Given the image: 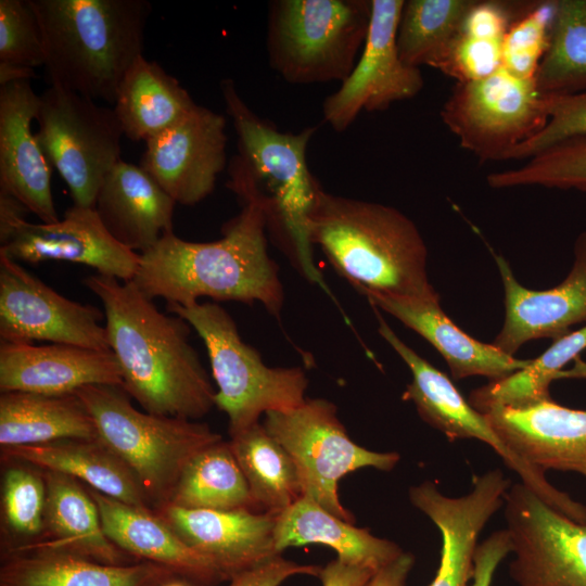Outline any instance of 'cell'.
I'll list each match as a JSON object with an SVG mask.
<instances>
[{"mask_svg":"<svg viewBox=\"0 0 586 586\" xmlns=\"http://www.w3.org/2000/svg\"><path fill=\"white\" fill-rule=\"evenodd\" d=\"M82 283L103 305L122 388L153 415L196 420L208 413L216 391L189 341L191 326L161 313L132 281L97 273Z\"/></svg>","mask_w":586,"mask_h":586,"instance_id":"cell-1","label":"cell"},{"mask_svg":"<svg viewBox=\"0 0 586 586\" xmlns=\"http://www.w3.org/2000/svg\"><path fill=\"white\" fill-rule=\"evenodd\" d=\"M242 207L222 228L221 238L191 242L174 231L139 254L131 280L150 300L188 306L201 297L216 302L260 303L280 317L284 292L279 269L267 249V217L259 198L237 195Z\"/></svg>","mask_w":586,"mask_h":586,"instance_id":"cell-2","label":"cell"},{"mask_svg":"<svg viewBox=\"0 0 586 586\" xmlns=\"http://www.w3.org/2000/svg\"><path fill=\"white\" fill-rule=\"evenodd\" d=\"M220 91L238 145L227 187L235 194L252 193L262 200L267 227L286 255L309 282L333 298L315 264L309 237V218L321 186L307 166L306 151L317 127L281 132L247 106L232 79L221 80Z\"/></svg>","mask_w":586,"mask_h":586,"instance_id":"cell-3","label":"cell"},{"mask_svg":"<svg viewBox=\"0 0 586 586\" xmlns=\"http://www.w3.org/2000/svg\"><path fill=\"white\" fill-rule=\"evenodd\" d=\"M309 237L362 295L440 298L428 276V249L416 224L397 208L332 194L321 187Z\"/></svg>","mask_w":586,"mask_h":586,"instance_id":"cell-4","label":"cell"},{"mask_svg":"<svg viewBox=\"0 0 586 586\" xmlns=\"http://www.w3.org/2000/svg\"><path fill=\"white\" fill-rule=\"evenodd\" d=\"M37 16L50 86L110 104L143 55L152 5L145 0H29Z\"/></svg>","mask_w":586,"mask_h":586,"instance_id":"cell-5","label":"cell"},{"mask_svg":"<svg viewBox=\"0 0 586 586\" xmlns=\"http://www.w3.org/2000/svg\"><path fill=\"white\" fill-rule=\"evenodd\" d=\"M75 394L91 415L98 437L135 474L153 510L170 501L189 461L222 440L206 423L138 410L120 386L88 385Z\"/></svg>","mask_w":586,"mask_h":586,"instance_id":"cell-6","label":"cell"},{"mask_svg":"<svg viewBox=\"0 0 586 586\" xmlns=\"http://www.w3.org/2000/svg\"><path fill=\"white\" fill-rule=\"evenodd\" d=\"M371 0H273L267 15L268 61L293 85L343 82L366 42Z\"/></svg>","mask_w":586,"mask_h":586,"instance_id":"cell-7","label":"cell"},{"mask_svg":"<svg viewBox=\"0 0 586 586\" xmlns=\"http://www.w3.org/2000/svg\"><path fill=\"white\" fill-rule=\"evenodd\" d=\"M166 310L186 320L204 342L217 385L215 406L228 417L230 437L258 423L268 411L293 409L306 400L305 371L267 366L218 304H166Z\"/></svg>","mask_w":586,"mask_h":586,"instance_id":"cell-8","label":"cell"},{"mask_svg":"<svg viewBox=\"0 0 586 586\" xmlns=\"http://www.w3.org/2000/svg\"><path fill=\"white\" fill-rule=\"evenodd\" d=\"M292 457L308 497L337 518L354 523L340 501L339 481L362 468L391 471L400 460L396 451H373L357 445L324 398H306L289 410L268 411L262 423Z\"/></svg>","mask_w":586,"mask_h":586,"instance_id":"cell-9","label":"cell"},{"mask_svg":"<svg viewBox=\"0 0 586 586\" xmlns=\"http://www.w3.org/2000/svg\"><path fill=\"white\" fill-rule=\"evenodd\" d=\"M37 139L67 184L73 205L94 207L99 190L120 160L124 136L113 107L50 86L40 95Z\"/></svg>","mask_w":586,"mask_h":586,"instance_id":"cell-10","label":"cell"},{"mask_svg":"<svg viewBox=\"0 0 586 586\" xmlns=\"http://www.w3.org/2000/svg\"><path fill=\"white\" fill-rule=\"evenodd\" d=\"M548 101L535 78H518L501 67L485 78L457 82L441 118L481 161H507L546 125Z\"/></svg>","mask_w":586,"mask_h":586,"instance_id":"cell-11","label":"cell"},{"mask_svg":"<svg viewBox=\"0 0 586 586\" xmlns=\"http://www.w3.org/2000/svg\"><path fill=\"white\" fill-rule=\"evenodd\" d=\"M28 209L0 192V254L16 262L64 260L94 268L99 275L131 281L139 254L119 244L94 207L72 205L55 222H29Z\"/></svg>","mask_w":586,"mask_h":586,"instance_id":"cell-12","label":"cell"},{"mask_svg":"<svg viewBox=\"0 0 586 586\" xmlns=\"http://www.w3.org/2000/svg\"><path fill=\"white\" fill-rule=\"evenodd\" d=\"M504 507L514 556L509 574L519 586H586V521L553 509L521 482Z\"/></svg>","mask_w":586,"mask_h":586,"instance_id":"cell-13","label":"cell"},{"mask_svg":"<svg viewBox=\"0 0 586 586\" xmlns=\"http://www.w3.org/2000/svg\"><path fill=\"white\" fill-rule=\"evenodd\" d=\"M104 311L72 301L0 254V339L7 343H49L111 351Z\"/></svg>","mask_w":586,"mask_h":586,"instance_id":"cell-14","label":"cell"},{"mask_svg":"<svg viewBox=\"0 0 586 586\" xmlns=\"http://www.w3.org/2000/svg\"><path fill=\"white\" fill-rule=\"evenodd\" d=\"M365 46L351 75L322 104V115L335 131L346 130L366 112L384 111L416 97L424 80L419 67L405 63L396 44L404 0H371Z\"/></svg>","mask_w":586,"mask_h":586,"instance_id":"cell-15","label":"cell"},{"mask_svg":"<svg viewBox=\"0 0 586 586\" xmlns=\"http://www.w3.org/2000/svg\"><path fill=\"white\" fill-rule=\"evenodd\" d=\"M226 117L196 105L145 142L140 166L177 203L192 206L208 196L227 156Z\"/></svg>","mask_w":586,"mask_h":586,"instance_id":"cell-16","label":"cell"},{"mask_svg":"<svg viewBox=\"0 0 586 586\" xmlns=\"http://www.w3.org/2000/svg\"><path fill=\"white\" fill-rule=\"evenodd\" d=\"M511 482L500 469L473 479L460 497L444 495L431 481L409 488L411 504L437 527L442 538L440 565L430 586H469L473 577L479 536L504 506Z\"/></svg>","mask_w":586,"mask_h":586,"instance_id":"cell-17","label":"cell"},{"mask_svg":"<svg viewBox=\"0 0 586 586\" xmlns=\"http://www.w3.org/2000/svg\"><path fill=\"white\" fill-rule=\"evenodd\" d=\"M495 260L505 292V321L493 344L513 356L526 342L559 339L586 322V231L574 244V262L563 281L547 290H531L515 279L502 256Z\"/></svg>","mask_w":586,"mask_h":586,"instance_id":"cell-18","label":"cell"},{"mask_svg":"<svg viewBox=\"0 0 586 586\" xmlns=\"http://www.w3.org/2000/svg\"><path fill=\"white\" fill-rule=\"evenodd\" d=\"M191 548L208 558L227 581L275 557L278 513L249 509H186L167 504L154 510Z\"/></svg>","mask_w":586,"mask_h":586,"instance_id":"cell-19","label":"cell"},{"mask_svg":"<svg viewBox=\"0 0 586 586\" xmlns=\"http://www.w3.org/2000/svg\"><path fill=\"white\" fill-rule=\"evenodd\" d=\"M39 103L29 80L0 86V192L51 224L60 220L51 190L52 166L31 130Z\"/></svg>","mask_w":586,"mask_h":586,"instance_id":"cell-20","label":"cell"},{"mask_svg":"<svg viewBox=\"0 0 586 586\" xmlns=\"http://www.w3.org/2000/svg\"><path fill=\"white\" fill-rule=\"evenodd\" d=\"M88 385H123L112 351L50 343L0 344V391L74 394Z\"/></svg>","mask_w":586,"mask_h":586,"instance_id":"cell-21","label":"cell"},{"mask_svg":"<svg viewBox=\"0 0 586 586\" xmlns=\"http://www.w3.org/2000/svg\"><path fill=\"white\" fill-rule=\"evenodd\" d=\"M500 438L543 471L574 472L586 479V410L548 398L528 406L483 412Z\"/></svg>","mask_w":586,"mask_h":586,"instance_id":"cell-22","label":"cell"},{"mask_svg":"<svg viewBox=\"0 0 586 586\" xmlns=\"http://www.w3.org/2000/svg\"><path fill=\"white\" fill-rule=\"evenodd\" d=\"M88 491L105 534L128 555L164 565L192 586H216L227 581L208 558L188 546L154 510L124 504L90 487Z\"/></svg>","mask_w":586,"mask_h":586,"instance_id":"cell-23","label":"cell"},{"mask_svg":"<svg viewBox=\"0 0 586 586\" xmlns=\"http://www.w3.org/2000/svg\"><path fill=\"white\" fill-rule=\"evenodd\" d=\"M365 296L373 308L390 314L425 339L445 359L455 380L483 375L495 381L523 369L530 361L510 356L493 343L480 342L463 332L444 313L440 298L385 294Z\"/></svg>","mask_w":586,"mask_h":586,"instance_id":"cell-24","label":"cell"},{"mask_svg":"<svg viewBox=\"0 0 586 586\" xmlns=\"http://www.w3.org/2000/svg\"><path fill=\"white\" fill-rule=\"evenodd\" d=\"M176 204L141 166L120 158L105 177L94 208L119 244L141 254L173 231Z\"/></svg>","mask_w":586,"mask_h":586,"instance_id":"cell-25","label":"cell"},{"mask_svg":"<svg viewBox=\"0 0 586 586\" xmlns=\"http://www.w3.org/2000/svg\"><path fill=\"white\" fill-rule=\"evenodd\" d=\"M41 471L47 493L43 533L36 543L7 550L4 555L28 548H44L106 564L140 561L107 537L98 506L85 484L59 472Z\"/></svg>","mask_w":586,"mask_h":586,"instance_id":"cell-26","label":"cell"},{"mask_svg":"<svg viewBox=\"0 0 586 586\" xmlns=\"http://www.w3.org/2000/svg\"><path fill=\"white\" fill-rule=\"evenodd\" d=\"M176 577L150 561L106 564L44 548L7 553L0 566V586H162Z\"/></svg>","mask_w":586,"mask_h":586,"instance_id":"cell-27","label":"cell"},{"mask_svg":"<svg viewBox=\"0 0 586 586\" xmlns=\"http://www.w3.org/2000/svg\"><path fill=\"white\" fill-rule=\"evenodd\" d=\"M1 458L68 475L124 504L153 510L138 479L100 438L7 447L1 448Z\"/></svg>","mask_w":586,"mask_h":586,"instance_id":"cell-28","label":"cell"},{"mask_svg":"<svg viewBox=\"0 0 586 586\" xmlns=\"http://www.w3.org/2000/svg\"><path fill=\"white\" fill-rule=\"evenodd\" d=\"M275 544L279 553L289 547L324 545L334 549L343 562L373 573L404 552L396 543L356 527L305 496L278 513Z\"/></svg>","mask_w":586,"mask_h":586,"instance_id":"cell-29","label":"cell"},{"mask_svg":"<svg viewBox=\"0 0 586 586\" xmlns=\"http://www.w3.org/2000/svg\"><path fill=\"white\" fill-rule=\"evenodd\" d=\"M198 104L180 82L160 64L138 58L125 74L114 103L124 136L149 141Z\"/></svg>","mask_w":586,"mask_h":586,"instance_id":"cell-30","label":"cell"},{"mask_svg":"<svg viewBox=\"0 0 586 586\" xmlns=\"http://www.w3.org/2000/svg\"><path fill=\"white\" fill-rule=\"evenodd\" d=\"M74 438H99L91 415L75 393H1V448Z\"/></svg>","mask_w":586,"mask_h":586,"instance_id":"cell-31","label":"cell"},{"mask_svg":"<svg viewBox=\"0 0 586 586\" xmlns=\"http://www.w3.org/2000/svg\"><path fill=\"white\" fill-rule=\"evenodd\" d=\"M586 349V326L556 339L526 367L473 390L469 404L485 412L494 407L519 408L550 397L549 385L558 379H586V362L579 355Z\"/></svg>","mask_w":586,"mask_h":586,"instance_id":"cell-32","label":"cell"},{"mask_svg":"<svg viewBox=\"0 0 586 586\" xmlns=\"http://www.w3.org/2000/svg\"><path fill=\"white\" fill-rule=\"evenodd\" d=\"M229 444L257 510L280 513L303 497L292 457L262 423L231 436Z\"/></svg>","mask_w":586,"mask_h":586,"instance_id":"cell-33","label":"cell"},{"mask_svg":"<svg viewBox=\"0 0 586 586\" xmlns=\"http://www.w3.org/2000/svg\"><path fill=\"white\" fill-rule=\"evenodd\" d=\"M530 3L475 0L438 71L457 82L497 72L501 68L506 33Z\"/></svg>","mask_w":586,"mask_h":586,"instance_id":"cell-34","label":"cell"},{"mask_svg":"<svg viewBox=\"0 0 586 586\" xmlns=\"http://www.w3.org/2000/svg\"><path fill=\"white\" fill-rule=\"evenodd\" d=\"M168 504L186 509L257 511L230 444L224 440L189 461Z\"/></svg>","mask_w":586,"mask_h":586,"instance_id":"cell-35","label":"cell"},{"mask_svg":"<svg viewBox=\"0 0 586 586\" xmlns=\"http://www.w3.org/2000/svg\"><path fill=\"white\" fill-rule=\"evenodd\" d=\"M475 0L405 1L397 28L400 59L436 69L445 60Z\"/></svg>","mask_w":586,"mask_h":586,"instance_id":"cell-36","label":"cell"},{"mask_svg":"<svg viewBox=\"0 0 586 586\" xmlns=\"http://www.w3.org/2000/svg\"><path fill=\"white\" fill-rule=\"evenodd\" d=\"M535 82L546 95L586 90V0H556L549 46Z\"/></svg>","mask_w":586,"mask_h":586,"instance_id":"cell-37","label":"cell"},{"mask_svg":"<svg viewBox=\"0 0 586 586\" xmlns=\"http://www.w3.org/2000/svg\"><path fill=\"white\" fill-rule=\"evenodd\" d=\"M494 189L540 186L586 191V136L557 143L515 168L489 174Z\"/></svg>","mask_w":586,"mask_h":586,"instance_id":"cell-38","label":"cell"},{"mask_svg":"<svg viewBox=\"0 0 586 586\" xmlns=\"http://www.w3.org/2000/svg\"><path fill=\"white\" fill-rule=\"evenodd\" d=\"M11 462L2 481V521L9 533L17 540H24L16 546L21 547L36 543L43 533L46 482L40 469L24 462Z\"/></svg>","mask_w":586,"mask_h":586,"instance_id":"cell-39","label":"cell"},{"mask_svg":"<svg viewBox=\"0 0 586 586\" xmlns=\"http://www.w3.org/2000/svg\"><path fill=\"white\" fill-rule=\"evenodd\" d=\"M555 1L531 2L506 33L501 67L522 78H535L549 46Z\"/></svg>","mask_w":586,"mask_h":586,"instance_id":"cell-40","label":"cell"},{"mask_svg":"<svg viewBox=\"0 0 586 586\" xmlns=\"http://www.w3.org/2000/svg\"><path fill=\"white\" fill-rule=\"evenodd\" d=\"M0 64L44 65L41 30L29 0H0Z\"/></svg>","mask_w":586,"mask_h":586,"instance_id":"cell-41","label":"cell"},{"mask_svg":"<svg viewBox=\"0 0 586 586\" xmlns=\"http://www.w3.org/2000/svg\"><path fill=\"white\" fill-rule=\"evenodd\" d=\"M548 97L546 125L536 135L519 144L508 160H528L557 143L586 136V90Z\"/></svg>","mask_w":586,"mask_h":586,"instance_id":"cell-42","label":"cell"},{"mask_svg":"<svg viewBox=\"0 0 586 586\" xmlns=\"http://www.w3.org/2000/svg\"><path fill=\"white\" fill-rule=\"evenodd\" d=\"M320 570L321 566L301 564L278 556L233 576L227 586H280L284 581L295 575L318 577Z\"/></svg>","mask_w":586,"mask_h":586,"instance_id":"cell-43","label":"cell"},{"mask_svg":"<svg viewBox=\"0 0 586 586\" xmlns=\"http://www.w3.org/2000/svg\"><path fill=\"white\" fill-rule=\"evenodd\" d=\"M511 552L512 545L507 528L495 531L477 544L473 558V577L469 586H491L498 565Z\"/></svg>","mask_w":586,"mask_h":586,"instance_id":"cell-44","label":"cell"},{"mask_svg":"<svg viewBox=\"0 0 586 586\" xmlns=\"http://www.w3.org/2000/svg\"><path fill=\"white\" fill-rule=\"evenodd\" d=\"M374 573L335 559L321 566L318 578L322 586H367Z\"/></svg>","mask_w":586,"mask_h":586,"instance_id":"cell-45","label":"cell"},{"mask_svg":"<svg viewBox=\"0 0 586 586\" xmlns=\"http://www.w3.org/2000/svg\"><path fill=\"white\" fill-rule=\"evenodd\" d=\"M415 561L411 552L404 551L394 561L377 571L367 586H407Z\"/></svg>","mask_w":586,"mask_h":586,"instance_id":"cell-46","label":"cell"},{"mask_svg":"<svg viewBox=\"0 0 586 586\" xmlns=\"http://www.w3.org/2000/svg\"><path fill=\"white\" fill-rule=\"evenodd\" d=\"M36 77L34 68L0 64V86L13 81L29 80Z\"/></svg>","mask_w":586,"mask_h":586,"instance_id":"cell-47","label":"cell"},{"mask_svg":"<svg viewBox=\"0 0 586 586\" xmlns=\"http://www.w3.org/2000/svg\"><path fill=\"white\" fill-rule=\"evenodd\" d=\"M162 586H192V585H190L189 583H187L186 581H183V579H181L179 577H176L174 579H170V581L166 582Z\"/></svg>","mask_w":586,"mask_h":586,"instance_id":"cell-48","label":"cell"}]
</instances>
